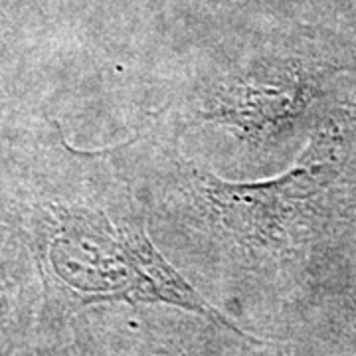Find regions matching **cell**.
Segmentation results:
<instances>
[{"label":"cell","instance_id":"obj_1","mask_svg":"<svg viewBox=\"0 0 356 356\" xmlns=\"http://www.w3.org/2000/svg\"><path fill=\"white\" fill-rule=\"evenodd\" d=\"M332 147L325 139H313L301 159L264 182H228L200 172L198 180L204 196L220 222L245 240L267 242L283 228L293 210L321 188L332 165Z\"/></svg>","mask_w":356,"mask_h":356},{"label":"cell","instance_id":"obj_2","mask_svg":"<svg viewBox=\"0 0 356 356\" xmlns=\"http://www.w3.org/2000/svg\"><path fill=\"white\" fill-rule=\"evenodd\" d=\"M303 109V86L293 77L248 79L232 86L210 117L232 121L248 133L280 131Z\"/></svg>","mask_w":356,"mask_h":356}]
</instances>
